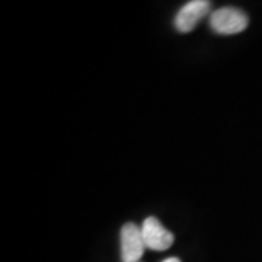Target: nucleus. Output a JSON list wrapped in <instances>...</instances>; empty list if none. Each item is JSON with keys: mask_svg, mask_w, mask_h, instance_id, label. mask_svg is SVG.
<instances>
[{"mask_svg": "<svg viewBox=\"0 0 262 262\" xmlns=\"http://www.w3.org/2000/svg\"><path fill=\"white\" fill-rule=\"evenodd\" d=\"M141 232H143L146 248L150 251L163 252L169 249L175 241L173 233L169 232L156 217H147L141 225Z\"/></svg>", "mask_w": 262, "mask_h": 262, "instance_id": "2", "label": "nucleus"}, {"mask_svg": "<svg viewBox=\"0 0 262 262\" xmlns=\"http://www.w3.org/2000/svg\"><path fill=\"white\" fill-rule=\"evenodd\" d=\"M121 259L122 262H139L146 251V244L141 227L136 223L122 226L121 233Z\"/></svg>", "mask_w": 262, "mask_h": 262, "instance_id": "3", "label": "nucleus"}, {"mask_svg": "<svg viewBox=\"0 0 262 262\" xmlns=\"http://www.w3.org/2000/svg\"><path fill=\"white\" fill-rule=\"evenodd\" d=\"M249 25V18L244 10L237 8H220L211 13L210 27L215 34L220 35H234L244 32Z\"/></svg>", "mask_w": 262, "mask_h": 262, "instance_id": "1", "label": "nucleus"}, {"mask_svg": "<svg viewBox=\"0 0 262 262\" xmlns=\"http://www.w3.org/2000/svg\"><path fill=\"white\" fill-rule=\"evenodd\" d=\"M211 3L207 0H192L184 5L175 16V28L181 34H188L195 28L196 24L208 15Z\"/></svg>", "mask_w": 262, "mask_h": 262, "instance_id": "4", "label": "nucleus"}, {"mask_svg": "<svg viewBox=\"0 0 262 262\" xmlns=\"http://www.w3.org/2000/svg\"><path fill=\"white\" fill-rule=\"evenodd\" d=\"M162 262H181L178 258H168V259H165V261Z\"/></svg>", "mask_w": 262, "mask_h": 262, "instance_id": "5", "label": "nucleus"}]
</instances>
